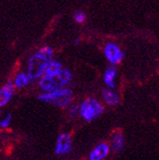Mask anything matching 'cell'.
<instances>
[{
    "instance_id": "6da1fadb",
    "label": "cell",
    "mask_w": 159,
    "mask_h": 160,
    "mask_svg": "<svg viewBox=\"0 0 159 160\" xmlns=\"http://www.w3.org/2000/svg\"><path fill=\"white\" fill-rule=\"evenodd\" d=\"M53 51L50 47H45L32 56L28 62V78L30 80L41 76L47 66L51 62Z\"/></svg>"
},
{
    "instance_id": "7a4b0ae2",
    "label": "cell",
    "mask_w": 159,
    "mask_h": 160,
    "mask_svg": "<svg viewBox=\"0 0 159 160\" xmlns=\"http://www.w3.org/2000/svg\"><path fill=\"white\" fill-rule=\"evenodd\" d=\"M71 73L67 69H62L59 73L52 76H44L40 81V87L46 92L62 90L71 80Z\"/></svg>"
},
{
    "instance_id": "3957f363",
    "label": "cell",
    "mask_w": 159,
    "mask_h": 160,
    "mask_svg": "<svg viewBox=\"0 0 159 160\" xmlns=\"http://www.w3.org/2000/svg\"><path fill=\"white\" fill-rule=\"evenodd\" d=\"M38 99L46 102L53 103L55 106L66 107L70 102L71 99H72V92L69 89H62L41 95L39 96Z\"/></svg>"
},
{
    "instance_id": "277c9868",
    "label": "cell",
    "mask_w": 159,
    "mask_h": 160,
    "mask_svg": "<svg viewBox=\"0 0 159 160\" xmlns=\"http://www.w3.org/2000/svg\"><path fill=\"white\" fill-rule=\"evenodd\" d=\"M102 111H104L102 106L94 99L86 100L80 107L81 116L87 121H92V120L96 119L102 114Z\"/></svg>"
},
{
    "instance_id": "5b68a950",
    "label": "cell",
    "mask_w": 159,
    "mask_h": 160,
    "mask_svg": "<svg viewBox=\"0 0 159 160\" xmlns=\"http://www.w3.org/2000/svg\"><path fill=\"white\" fill-rule=\"evenodd\" d=\"M105 55L107 59L113 65L119 63L123 59V53L119 48L112 43H109L105 48Z\"/></svg>"
},
{
    "instance_id": "8992f818",
    "label": "cell",
    "mask_w": 159,
    "mask_h": 160,
    "mask_svg": "<svg viewBox=\"0 0 159 160\" xmlns=\"http://www.w3.org/2000/svg\"><path fill=\"white\" fill-rule=\"evenodd\" d=\"M71 148V142L69 136L67 134H62L58 138L57 147H56V153L57 154H65L67 153Z\"/></svg>"
},
{
    "instance_id": "52a82bcc",
    "label": "cell",
    "mask_w": 159,
    "mask_h": 160,
    "mask_svg": "<svg viewBox=\"0 0 159 160\" xmlns=\"http://www.w3.org/2000/svg\"><path fill=\"white\" fill-rule=\"evenodd\" d=\"M108 146L106 143H101L97 148H95L94 150L90 154V160H102L108 154Z\"/></svg>"
},
{
    "instance_id": "ba28073f",
    "label": "cell",
    "mask_w": 159,
    "mask_h": 160,
    "mask_svg": "<svg viewBox=\"0 0 159 160\" xmlns=\"http://www.w3.org/2000/svg\"><path fill=\"white\" fill-rule=\"evenodd\" d=\"M14 93V86L12 82H9L7 85H5L2 90H0V107H2L9 102L11 97Z\"/></svg>"
},
{
    "instance_id": "9c48e42d",
    "label": "cell",
    "mask_w": 159,
    "mask_h": 160,
    "mask_svg": "<svg viewBox=\"0 0 159 160\" xmlns=\"http://www.w3.org/2000/svg\"><path fill=\"white\" fill-rule=\"evenodd\" d=\"M111 142H112V148L115 152H119L121 151L123 148L124 145V140H123V136L120 132H116L112 135V138H111Z\"/></svg>"
},
{
    "instance_id": "30bf717a",
    "label": "cell",
    "mask_w": 159,
    "mask_h": 160,
    "mask_svg": "<svg viewBox=\"0 0 159 160\" xmlns=\"http://www.w3.org/2000/svg\"><path fill=\"white\" fill-rule=\"evenodd\" d=\"M102 98H104L106 102L108 103V105H110V106H115L119 102L117 94L114 93L113 91L108 90V89L102 90Z\"/></svg>"
},
{
    "instance_id": "8fae6325",
    "label": "cell",
    "mask_w": 159,
    "mask_h": 160,
    "mask_svg": "<svg viewBox=\"0 0 159 160\" xmlns=\"http://www.w3.org/2000/svg\"><path fill=\"white\" fill-rule=\"evenodd\" d=\"M115 76H116V68H115L110 67V68H108L106 70L104 79H105L106 84L108 87H110V88H113L114 87V79H115Z\"/></svg>"
},
{
    "instance_id": "7c38bea8",
    "label": "cell",
    "mask_w": 159,
    "mask_h": 160,
    "mask_svg": "<svg viewBox=\"0 0 159 160\" xmlns=\"http://www.w3.org/2000/svg\"><path fill=\"white\" fill-rule=\"evenodd\" d=\"M62 70V65L58 62H51L48 66H47L44 73L45 76H52L59 73L60 71Z\"/></svg>"
},
{
    "instance_id": "4fadbf2b",
    "label": "cell",
    "mask_w": 159,
    "mask_h": 160,
    "mask_svg": "<svg viewBox=\"0 0 159 160\" xmlns=\"http://www.w3.org/2000/svg\"><path fill=\"white\" fill-rule=\"evenodd\" d=\"M28 75H26L25 73H21L16 78V85L17 87H23L28 83Z\"/></svg>"
},
{
    "instance_id": "5bb4252c",
    "label": "cell",
    "mask_w": 159,
    "mask_h": 160,
    "mask_svg": "<svg viewBox=\"0 0 159 160\" xmlns=\"http://www.w3.org/2000/svg\"><path fill=\"white\" fill-rule=\"evenodd\" d=\"M86 19V16L83 12H76L74 14V20L77 22H83Z\"/></svg>"
},
{
    "instance_id": "9a60e30c",
    "label": "cell",
    "mask_w": 159,
    "mask_h": 160,
    "mask_svg": "<svg viewBox=\"0 0 159 160\" xmlns=\"http://www.w3.org/2000/svg\"><path fill=\"white\" fill-rule=\"evenodd\" d=\"M10 120H11V114L8 115V116L3 120V121H0V127H3V128L7 127L8 125H9V123H10Z\"/></svg>"
},
{
    "instance_id": "2e32d148",
    "label": "cell",
    "mask_w": 159,
    "mask_h": 160,
    "mask_svg": "<svg viewBox=\"0 0 159 160\" xmlns=\"http://www.w3.org/2000/svg\"><path fill=\"white\" fill-rule=\"evenodd\" d=\"M70 112H71V114L75 115V113H76V107H74V108H71V109H70Z\"/></svg>"
}]
</instances>
